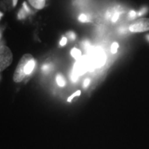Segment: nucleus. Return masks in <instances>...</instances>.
Masks as SVG:
<instances>
[{"label": "nucleus", "mask_w": 149, "mask_h": 149, "mask_svg": "<svg viewBox=\"0 0 149 149\" xmlns=\"http://www.w3.org/2000/svg\"><path fill=\"white\" fill-rule=\"evenodd\" d=\"M35 67V60L31 54H25L19 61L13 74V81L19 83L31 75Z\"/></svg>", "instance_id": "f257e3e1"}, {"label": "nucleus", "mask_w": 149, "mask_h": 149, "mask_svg": "<svg viewBox=\"0 0 149 149\" xmlns=\"http://www.w3.org/2000/svg\"><path fill=\"white\" fill-rule=\"evenodd\" d=\"M13 53L6 46L1 45L0 48V70L3 71L13 62Z\"/></svg>", "instance_id": "f03ea898"}, {"label": "nucleus", "mask_w": 149, "mask_h": 149, "mask_svg": "<svg viewBox=\"0 0 149 149\" xmlns=\"http://www.w3.org/2000/svg\"><path fill=\"white\" fill-rule=\"evenodd\" d=\"M129 30L132 33H143L149 31V18H141L130 25Z\"/></svg>", "instance_id": "7ed1b4c3"}, {"label": "nucleus", "mask_w": 149, "mask_h": 149, "mask_svg": "<svg viewBox=\"0 0 149 149\" xmlns=\"http://www.w3.org/2000/svg\"><path fill=\"white\" fill-rule=\"evenodd\" d=\"M93 59H94L95 64L96 66L97 67H100L103 66L105 63V54H104V51H102V49H97L94 51V53H93Z\"/></svg>", "instance_id": "20e7f679"}, {"label": "nucleus", "mask_w": 149, "mask_h": 149, "mask_svg": "<svg viewBox=\"0 0 149 149\" xmlns=\"http://www.w3.org/2000/svg\"><path fill=\"white\" fill-rule=\"evenodd\" d=\"M33 8L41 10L44 8L46 4V0H28Z\"/></svg>", "instance_id": "39448f33"}, {"label": "nucleus", "mask_w": 149, "mask_h": 149, "mask_svg": "<svg viewBox=\"0 0 149 149\" xmlns=\"http://www.w3.org/2000/svg\"><path fill=\"white\" fill-rule=\"evenodd\" d=\"M70 55H72V57L74 59H75L76 60H79V59L81 57V52L80 50L78 48H72V50L70 51Z\"/></svg>", "instance_id": "423d86ee"}, {"label": "nucleus", "mask_w": 149, "mask_h": 149, "mask_svg": "<svg viewBox=\"0 0 149 149\" xmlns=\"http://www.w3.org/2000/svg\"><path fill=\"white\" fill-rule=\"evenodd\" d=\"M56 81H57V84L60 87L64 86L65 84H66V81H65L64 77H63L61 74H58L57 75V77H56Z\"/></svg>", "instance_id": "0eeeda50"}, {"label": "nucleus", "mask_w": 149, "mask_h": 149, "mask_svg": "<svg viewBox=\"0 0 149 149\" xmlns=\"http://www.w3.org/2000/svg\"><path fill=\"white\" fill-rule=\"evenodd\" d=\"M119 48V44L117 42H114L111 46V53L115 54L117 52V48Z\"/></svg>", "instance_id": "6e6552de"}, {"label": "nucleus", "mask_w": 149, "mask_h": 149, "mask_svg": "<svg viewBox=\"0 0 149 149\" xmlns=\"http://www.w3.org/2000/svg\"><path fill=\"white\" fill-rule=\"evenodd\" d=\"M26 11L24 9H21L18 13V19H23L26 17Z\"/></svg>", "instance_id": "1a4fd4ad"}, {"label": "nucleus", "mask_w": 149, "mask_h": 149, "mask_svg": "<svg viewBox=\"0 0 149 149\" xmlns=\"http://www.w3.org/2000/svg\"><path fill=\"white\" fill-rule=\"evenodd\" d=\"M80 95H81V91H76L75 93H74L71 96H70L68 98V100H67V101H68V102H70L72 101V100L73 99L74 97H75L76 96H79Z\"/></svg>", "instance_id": "9d476101"}, {"label": "nucleus", "mask_w": 149, "mask_h": 149, "mask_svg": "<svg viewBox=\"0 0 149 149\" xmlns=\"http://www.w3.org/2000/svg\"><path fill=\"white\" fill-rule=\"evenodd\" d=\"M86 19H87V17L84 14L80 15L79 17V21H81V22H85L86 21Z\"/></svg>", "instance_id": "9b49d317"}, {"label": "nucleus", "mask_w": 149, "mask_h": 149, "mask_svg": "<svg viewBox=\"0 0 149 149\" xmlns=\"http://www.w3.org/2000/svg\"><path fill=\"white\" fill-rule=\"evenodd\" d=\"M67 43V38L66 37H62V39H61L60 42H59V44H60V45L61 46H65L66 44Z\"/></svg>", "instance_id": "f8f14e48"}, {"label": "nucleus", "mask_w": 149, "mask_h": 149, "mask_svg": "<svg viewBox=\"0 0 149 149\" xmlns=\"http://www.w3.org/2000/svg\"><path fill=\"white\" fill-rule=\"evenodd\" d=\"M67 35L69 37V38L71 39L72 40H74L75 39V34L73 32H68L67 33Z\"/></svg>", "instance_id": "ddd939ff"}, {"label": "nucleus", "mask_w": 149, "mask_h": 149, "mask_svg": "<svg viewBox=\"0 0 149 149\" xmlns=\"http://www.w3.org/2000/svg\"><path fill=\"white\" fill-rule=\"evenodd\" d=\"M23 8H24V10L26 11L27 13H29L30 12H31V10H30V8H29V7H28V6H27L26 3V2L23 3Z\"/></svg>", "instance_id": "4468645a"}, {"label": "nucleus", "mask_w": 149, "mask_h": 149, "mask_svg": "<svg viewBox=\"0 0 149 149\" xmlns=\"http://www.w3.org/2000/svg\"><path fill=\"white\" fill-rule=\"evenodd\" d=\"M118 18H119V14L118 13H115V15H114V16L113 17V19H112V21L113 22H116L117 19H118Z\"/></svg>", "instance_id": "2eb2a0df"}, {"label": "nucleus", "mask_w": 149, "mask_h": 149, "mask_svg": "<svg viewBox=\"0 0 149 149\" xmlns=\"http://www.w3.org/2000/svg\"><path fill=\"white\" fill-rule=\"evenodd\" d=\"M89 84H90V79H86L84 80V86L87 87L88 86Z\"/></svg>", "instance_id": "dca6fc26"}, {"label": "nucleus", "mask_w": 149, "mask_h": 149, "mask_svg": "<svg viewBox=\"0 0 149 149\" xmlns=\"http://www.w3.org/2000/svg\"><path fill=\"white\" fill-rule=\"evenodd\" d=\"M48 65H44V66L42 67L43 71H46V70H48Z\"/></svg>", "instance_id": "f3484780"}, {"label": "nucleus", "mask_w": 149, "mask_h": 149, "mask_svg": "<svg viewBox=\"0 0 149 149\" xmlns=\"http://www.w3.org/2000/svg\"><path fill=\"white\" fill-rule=\"evenodd\" d=\"M17 1L18 0H13V6L14 7L16 6L17 3Z\"/></svg>", "instance_id": "a211bd4d"}, {"label": "nucleus", "mask_w": 149, "mask_h": 149, "mask_svg": "<svg viewBox=\"0 0 149 149\" xmlns=\"http://www.w3.org/2000/svg\"><path fill=\"white\" fill-rule=\"evenodd\" d=\"M130 15L132 16V17H134L135 15V11H131V12L130 13Z\"/></svg>", "instance_id": "6ab92c4d"}]
</instances>
